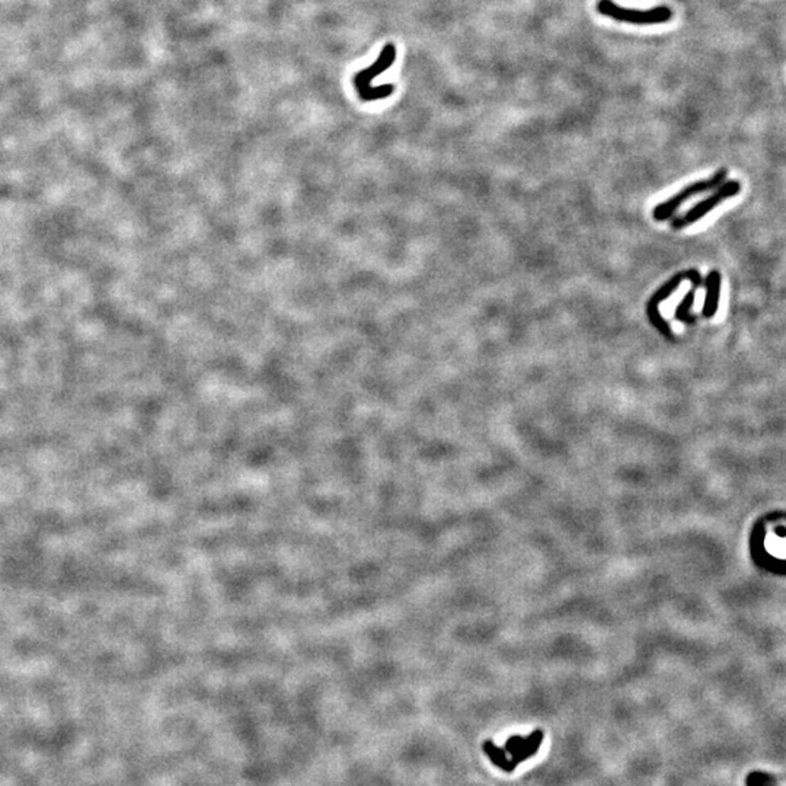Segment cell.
Returning a JSON list of instances; mask_svg holds the SVG:
<instances>
[{
    "label": "cell",
    "instance_id": "cell-10",
    "mask_svg": "<svg viewBox=\"0 0 786 786\" xmlns=\"http://www.w3.org/2000/svg\"><path fill=\"white\" fill-rule=\"evenodd\" d=\"M747 786H776V780L772 775L765 772H751L745 779Z\"/></svg>",
    "mask_w": 786,
    "mask_h": 786
},
{
    "label": "cell",
    "instance_id": "cell-2",
    "mask_svg": "<svg viewBox=\"0 0 786 786\" xmlns=\"http://www.w3.org/2000/svg\"><path fill=\"white\" fill-rule=\"evenodd\" d=\"M726 176H727V171L721 169L712 178H709L706 181H698L695 184H690V185L684 186L679 194L673 196L671 198H669L667 201H664L662 204H658L654 208V211H652L654 220H657V222H666V220H669L684 201L690 200L694 196L706 193L709 190H713V188L721 186L722 182L726 181Z\"/></svg>",
    "mask_w": 786,
    "mask_h": 786
},
{
    "label": "cell",
    "instance_id": "cell-7",
    "mask_svg": "<svg viewBox=\"0 0 786 786\" xmlns=\"http://www.w3.org/2000/svg\"><path fill=\"white\" fill-rule=\"evenodd\" d=\"M686 278L689 280V271H681V272L674 274L667 282H664V285L654 293V296L648 300L647 304L658 307L659 303L667 300L679 289V286L681 285V281L686 280Z\"/></svg>",
    "mask_w": 786,
    "mask_h": 786
},
{
    "label": "cell",
    "instance_id": "cell-6",
    "mask_svg": "<svg viewBox=\"0 0 786 786\" xmlns=\"http://www.w3.org/2000/svg\"><path fill=\"white\" fill-rule=\"evenodd\" d=\"M719 287H721V277L719 272L712 271L709 272L706 278V299L703 306V317L712 318L716 309H718V300H719Z\"/></svg>",
    "mask_w": 786,
    "mask_h": 786
},
{
    "label": "cell",
    "instance_id": "cell-3",
    "mask_svg": "<svg viewBox=\"0 0 786 786\" xmlns=\"http://www.w3.org/2000/svg\"><path fill=\"white\" fill-rule=\"evenodd\" d=\"M738 191H740V184L735 182V181L727 182L724 185L718 186V190L711 197L705 198L703 201H701L695 207H691L686 214H683L680 217H676L671 222V228L679 230V229L687 228L690 225L699 222L702 217H705L709 211H712L719 203L727 200L728 197L735 196Z\"/></svg>",
    "mask_w": 786,
    "mask_h": 786
},
{
    "label": "cell",
    "instance_id": "cell-4",
    "mask_svg": "<svg viewBox=\"0 0 786 786\" xmlns=\"http://www.w3.org/2000/svg\"><path fill=\"white\" fill-rule=\"evenodd\" d=\"M543 741V731L534 730L529 737L513 735L504 744V751L510 754V762L514 768L529 760L541 748Z\"/></svg>",
    "mask_w": 786,
    "mask_h": 786
},
{
    "label": "cell",
    "instance_id": "cell-1",
    "mask_svg": "<svg viewBox=\"0 0 786 786\" xmlns=\"http://www.w3.org/2000/svg\"><path fill=\"white\" fill-rule=\"evenodd\" d=\"M597 12L617 22L632 25H658L671 21L673 11L669 6H655L651 9H627L616 5L613 0H599Z\"/></svg>",
    "mask_w": 786,
    "mask_h": 786
},
{
    "label": "cell",
    "instance_id": "cell-9",
    "mask_svg": "<svg viewBox=\"0 0 786 786\" xmlns=\"http://www.w3.org/2000/svg\"><path fill=\"white\" fill-rule=\"evenodd\" d=\"M694 300H695V289H691V290L684 296V299L681 300V303H680V304L677 306V309H676L674 317H676L677 321L684 322V324L694 322L695 317L690 313V309H691V306H694Z\"/></svg>",
    "mask_w": 786,
    "mask_h": 786
},
{
    "label": "cell",
    "instance_id": "cell-8",
    "mask_svg": "<svg viewBox=\"0 0 786 786\" xmlns=\"http://www.w3.org/2000/svg\"><path fill=\"white\" fill-rule=\"evenodd\" d=\"M485 754L488 756V759L492 762L494 766H496L498 769H501L502 772H507V773H513L516 770V768L511 765L510 762V758L506 756V751L504 748L498 747L494 741L491 740H487L484 741V745H482Z\"/></svg>",
    "mask_w": 786,
    "mask_h": 786
},
{
    "label": "cell",
    "instance_id": "cell-5",
    "mask_svg": "<svg viewBox=\"0 0 786 786\" xmlns=\"http://www.w3.org/2000/svg\"><path fill=\"white\" fill-rule=\"evenodd\" d=\"M395 57H396V48L395 46L389 44L383 48L379 60H377L374 63V66L368 68L367 70H364L363 73L360 72L357 76H356V85H357V89L360 92V97L363 98L364 93L367 92L368 89V85H370V80L374 79L376 76H379L381 73H383L386 69H389L392 66V63L395 61Z\"/></svg>",
    "mask_w": 786,
    "mask_h": 786
}]
</instances>
